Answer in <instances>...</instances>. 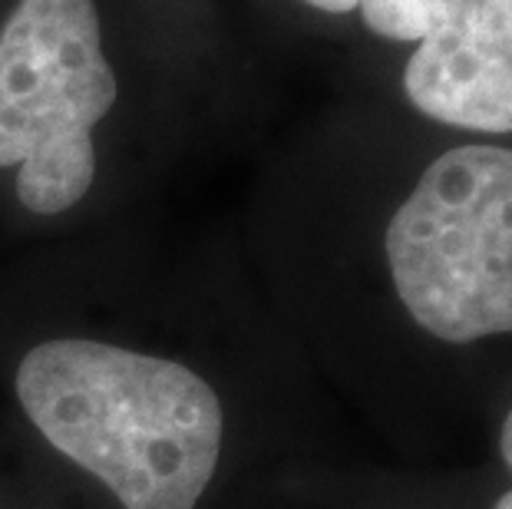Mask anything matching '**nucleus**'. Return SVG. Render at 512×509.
<instances>
[{"instance_id": "nucleus-1", "label": "nucleus", "mask_w": 512, "mask_h": 509, "mask_svg": "<svg viewBox=\"0 0 512 509\" xmlns=\"http://www.w3.org/2000/svg\"><path fill=\"white\" fill-rule=\"evenodd\" d=\"M17 397L43 437L123 509H195L219 467V397L169 357L47 341L20 361Z\"/></svg>"}, {"instance_id": "nucleus-2", "label": "nucleus", "mask_w": 512, "mask_h": 509, "mask_svg": "<svg viewBox=\"0 0 512 509\" xmlns=\"http://www.w3.org/2000/svg\"><path fill=\"white\" fill-rule=\"evenodd\" d=\"M407 314L446 344L512 331V143L446 146L420 169L384 229Z\"/></svg>"}, {"instance_id": "nucleus-3", "label": "nucleus", "mask_w": 512, "mask_h": 509, "mask_svg": "<svg viewBox=\"0 0 512 509\" xmlns=\"http://www.w3.org/2000/svg\"><path fill=\"white\" fill-rule=\"evenodd\" d=\"M116 93L93 0H17L0 30V169H17L24 209L60 215L90 192Z\"/></svg>"}, {"instance_id": "nucleus-4", "label": "nucleus", "mask_w": 512, "mask_h": 509, "mask_svg": "<svg viewBox=\"0 0 512 509\" xmlns=\"http://www.w3.org/2000/svg\"><path fill=\"white\" fill-rule=\"evenodd\" d=\"M354 20L394 53L413 113L512 143V0H357Z\"/></svg>"}, {"instance_id": "nucleus-5", "label": "nucleus", "mask_w": 512, "mask_h": 509, "mask_svg": "<svg viewBox=\"0 0 512 509\" xmlns=\"http://www.w3.org/2000/svg\"><path fill=\"white\" fill-rule=\"evenodd\" d=\"M288 4L301 7V10H311V14L328 17V20L354 17V10H357V0H288Z\"/></svg>"}, {"instance_id": "nucleus-6", "label": "nucleus", "mask_w": 512, "mask_h": 509, "mask_svg": "<svg viewBox=\"0 0 512 509\" xmlns=\"http://www.w3.org/2000/svg\"><path fill=\"white\" fill-rule=\"evenodd\" d=\"M499 447H503L506 467L512 470V410L506 414V424H503V437H499Z\"/></svg>"}, {"instance_id": "nucleus-7", "label": "nucleus", "mask_w": 512, "mask_h": 509, "mask_svg": "<svg viewBox=\"0 0 512 509\" xmlns=\"http://www.w3.org/2000/svg\"><path fill=\"white\" fill-rule=\"evenodd\" d=\"M496 509H512V490H509V493H503V496H499Z\"/></svg>"}]
</instances>
